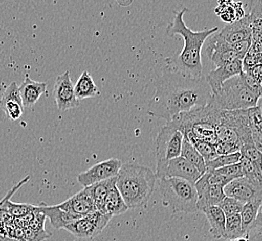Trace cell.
Returning <instances> with one entry per match:
<instances>
[{"label":"cell","mask_w":262,"mask_h":241,"mask_svg":"<svg viewBox=\"0 0 262 241\" xmlns=\"http://www.w3.org/2000/svg\"><path fill=\"white\" fill-rule=\"evenodd\" d=\"M211 98V88L205 76L193 78L166 68L157 78L156 92L149 101L147 113L169 123L182 112L207 105Z\"/></svg>","instance_id":"1"},{"label":"cell","mask_w":262,"mask_h":241,"mask_svg":"<svg viewBox=\"0 0 262 241\" xmlns=\"http://www.w3.org/2000/svg\"><path fill=\"white\" fill-rule=\"evenodd\" d=\"M187 10V8H183L180 11H174V20L166 26V35L171 37L181 35L184 41V46L180 55L166 59V68L198 78L203 76L202 47L210 35L219 32V28L215 26L206 30L192 31L186 26L183 19Z\"/></svg>","instance_id":"2"},{"label":"cell","mask_w":262,"mask_h":241,"mask_svg":"<svg viewBox=\"0 0 262 241\" xmlns=\"http://www.w3.org/2000/svg\"><path fill=\"white\" fill-rule=\"evenodd\" d=\"M222 110L211 100L207 105L195 107L175 116L168 125L180 131L188 140L198 139L211 144L217 143L216 128L221 120Z\"/></svg>","instance_id":"3"},{"label":"cell","mask_w":262,"mask_h":241,"mask_svg":"<svg viewBox=\"0 0 262 241\" xmlns=\"http://www.w3.org/2000/svg\"><path fill=\"white\" fill-rule=\"evenodd\" d=\"M157 176L146 166L126 163L116 176V186L128 209L144 206L157 183Z\"/></svg>","instance_id":"4"},{"label":"cell","mask_w":262,"mask_h":241,"mask_svg":"<svg viewBox=\"0 0 262 241\" xmlns=\"http://www.w3.org/2000/svg\"><path fill=\"white\" fill-rule=\"evenodd\" d=\"M211 101L222 111H236L256 107L260 98L248 88L241 74L225 81L220 90L212 94Z\"/></svg>","instance_id":"5"},{"label":"cell","mask_w":262,"mask_h":241,"mask_svg":"<svg viewBox=\"0 0 262 241\" xmlns=\"http://www.w3.org/2000/svg\"><path fill=\"white\" fill-rule=\"evenodd\" d=\"M163 204L170 207L174 213H194L198 211V195L190 182L175 177L159 179Z\"/></svg>","instance_id":"6"},{"label":"cell","mask_w":262,"mask_h":241,"mask_svg":"<svg viewBox=\"0 0 262 241\" xmlns=\"http://www.w3.org/2000/svg\"><path fill=\"white\" fill-rule=\"evenodd\" d=\"M216 136L217 142L231 144L239 150L245 144L253 143L248 109L222 111L216 128Z\"/></svg>","instance_id":"7"},{"label":"cell","mask_w":262,"mask_h":241,"mask_svg":"<svg viewBox=\"0 0 262 241\" xmlns=\"http://www.w3.org/2000/svg\"><path fill=\"white\" fill-rule=\"evenodd\" d=\"M183 135L173 126L166 124L159 131L157 137V178L160 179L167 162L181 156Z\"/></svg>","instance_id":"8"},{"label":"cell","mask_w":262,"mask_h":241,"mask_svg":"<svg viewBox=\"0 0 262 241\" xmlns=\"http://www.w3.org/2000/svg\"><path fill=\"white\" fill-rule=\"evenodd\" d=\"M225 196L242 203L262 200V182L254 181L242 176L231 181L223 187Z\"/></svg>","instance_id":"9"},{"label":"cell","mask_w":262,"mask_h":241,"mask_svg":"<svg viewBox=\"0 0 262 241\" xmlns=\"http://www.w3.org/2000/svg\"><path fill=\"white\" fill-rule=\"evenodd\" d=\"M74 86L69 70L57 76L53 87V97L58 110L61 112L76 109L80 104V101L75 95Z\"/></svg>","instance_id":"10"},{"label":"cell","mask_w":262,"mask_h":241,"mask_svg":"<svg viewBox=\"0 0 262 241\" xmlns=\"http://www.w3.org/2000/svg\"><path fill=\"white\" fill-rule=\"evenodd\" d=\"M122 162L118 159H109L92 166L77 176V181L84 187L90 186L101 181L116 177L121 168Z\"/></svg>","instance_id":"11"},{"label":"cell","mask_w":262,"mask_h":241,"mask_svg":"<svg viewBox=\"0 0 262 241\" xmlns=\"http://www.w3.org/2000/svg\"><path fill=\"white\" fill-rule=\"evenodd\" d=\"M207 43V52L208 60L217 67L226 65L236 60H241L236 52L233 51L232 44L224 40L220 34L216 32L215 34L210 35Z\"/></svg>","instance_id":"12"},{"label":"cell","mask_w":262,"mask_h":241,"mask_svg":"<svg viewBox=\"0 0 262 241\" xmlns=\"http://www.w3.org/2000/svg\"><path fill=\"white\" fill-rule=\"evenodd\" d=\"M201 176V173L191 162L180 156L167 162L160 179L166 177H175L190 182L194 185Z\"/></svg>","instance_id":"13"},{"label":"cell","mask_w":262,"mask_h":241,"mask_svg":"<svg viewBox=\"0 0 262 241\" xmlns=\"http://www.w3.org/2000/svg\"><path fill=\"white\" fill-rule=\"evenodd\" d=\"M194 186L198 195V211H202L207 207L217 206V204L226 197L223 186L208 185L203 176L196 181Z\"/></svg>","instance_id":"14"},{"label":"cell","mask_w":262,"mask_h":241,"mask_svg":"<svg viewBox=\"0 0 262 241\" xmlns=\"http://www.w3.org/2000/svg\"><path fill=\"white\" fill-rule=\"evenodd\" d=\"M0 106L10 120H17L21 118L25 108L16 82L10 83V86L6 88L0 99Z\"/></svg>","instance_id":"15"},{"label":"cell","mask_w":262,"mask_h":241,"mask_svg":"<svg viewBox=\"0 0 262 241\" xmlns=\"http://www.w3.org/2000/svg\"><path fill=\"white\" fill-rule=\"evenodd\" d=\"M243 73L242 60H236L226 65L217 67L205 76L208 86L211 88L212 94H215L220 90L222 84L225 81L231 79L233 76L241 75Z\"/></svg>","instance_id":"16"},{"label":"cell","mask_w":262,"mask_h":241,"mask_svg":"<svg viewBox=\"0 0 262 241\" xmlns=\"http://www.w3.org/2000/svg\"><path fill=\"white\" fill-rule=\"evenodd\" d=\"M220 35L230 44H234L240 41L251 39L252 34V20L250 17L245 13L242 19L228 23L224 26Z\"/></svg>","instance_id":"17"},{"label":"cell","mask_w":262,"mask_h":241,"mask_svg":"<svg viewBox=\"0 0 262 241\" xmlns=\"http://www.w3.org/2000/svg\"><path fill=\"white\" fill-rule=\"evenodd\" d=\"M58 207L63 211L79 216L86 215L91 211L96 210L86 187H84V189L77 192L74 196L58 204Z\"/></svg>","instance_id":"18"},{"label":"cell","mask_w":262,"mask_h":241,"mask_svg":"<svg viewBox=\"0 0 262 241\" xmlns=\"http://www.w3.org/2000/svg\"><path fill=\"white\" fill-rule=\"evenodd\" d=\"M48 84L45 82H35L32 80L29 76H26V79L19 86L20 99L24 108H32L41 95L46 93Z\"/></svg>","instance_id":"19"},{"label":"cell","mask_w":262,"mask_h":241,"mask_svg":"<svg viewBox=\"0 0 262 241\" xmlns=\"http://www.w3.org/2000/svg\"><path fill=\"white\" fill-rule=\"evenodd\" d=\"M38 211L42 212L45 217H48L51 221V225L55 229H63L71 223L76 221L83 216L76 215L68 211L61 210L58 205H46L42 204L38 206Z\"/></svg>","instance_id":"20"},{"label":"cell","mask_w":262,"mask_h":241,"mask_svg":"<svg viewBox=\"0 0 262 241\" xmlns=\"http://www.w3.org/2000/svg\"><path fill=\"white\" fill-rule=\"evenodd\" d=\"M63 229L78 238H93L101 233L96 225L86 215L71 223Z\"/></svg>","instance_id":"21"},{"label":"cell","mask_w":262,"mask_h":241,"mask_svg":"<svg viewBox=\"0 0 262 241\" xmlns=\"http://www.w3.org/2000/svg\"><path fill=\"white\" fill-rule=\"evenodd\" d=\"M201 211L206 214L209 222V232L212 236L217 239L224 238L226 216L222 209L219 206H210L204 208Z\"/></svg>","instance_id":"22"},{"label":"cell","mask_w":262,"mask_h":241,"mask_svg":"<svg viewBox=\"0 0 262 241\" xmlns=\"http://www.w3.org/2000/svg\"><path fill=\"white\" fill-rule=\"evenodd\" d=\"M74 90L76 99L79 101L91 98H96L101 94L92 76L88 70H84L79 76L76 85L74 86Z\"/></svg>","instance_id":"23"},{"label":"cell","mask_w":262,"mask_h":241,"mask_svg":"<svg viewBox=\"0 0 262 241\" xmlns=\"http://www.w3.org/2000/svg\"><path fill=\"white\" fill-rule=\"evenodd\" d=\"M116 177H113L107 180L101 181L90 186H86L91 194V199L94 203L95 209L101 212H106L105 200L109 187L114 182H116ZM107 213V212H106Z\"/></svg>","instance_id":"24"},{"label":"cell","mask_w":262,"mask_h":241,"mask_svg":"<svg viewBox=\"0 0 262 241\" xmlns=\"http://www.w3.org/2000/svg\"><path fill=\"white\" fill-rule=\"evenodd\" d=\"M261 205L262 200L248 201L247 203H244L242 210L240 211L241 225L244 234L249 231L257 222L258 216L260 215Z\"/></svg>","instance_id":"25"},{"label":"cell","mask_w":262,"mask_h":241,"mask_svg":"<svg viewBox=\"0 0 262 241\" xmlns=\"http://www.w3.org/2000/svg\"><path fill=\"white\" fill-rule=\"evenodd\" d=\"M128 210L126 202L117 189L116 182L112 184L107 193L105 200V211L111 216L120 215Z\"/></svg>","instance_id":"26"},{"label":"cell","mask_w":262,"mask_h":241,"mask_svg":"<svg viewBox=\"0 0 262 241\" xmlns=\"http://www.w3.org/2000/svg\"><path fill=\"white\" fill-rule=\"evenodd\" d=\"M249 112V125L252 136L253 143L259 151L262 149V128H261V107L256 106L251 109H248Z\"/></svg>","instance_id":"27"},{"label":"cell","mask_w":262,"mask_h":241,"mask_svg":"<svg viewBox=\"0 0 262 241\" xmlns=\"http://www.w3.org/2000/svg\"><path fill=\"white\" fill-rule=\"evenodd\" d=\"M181 156L186 159L189 162H191L192 165L201 173V175H204L206 173V162L204 161L203 157L196 151V149L192 146V143L185 137H183L182 141Z\"/></svg>","instance_id":"28"},{"label":"cell","mask_w":262,"mask_h":241,"mask_svg":"<svg viewBox=\"0 0 262 241\" xmlns=\"http://www.w3.org/2000/svg\"><path fill=\"white\" fill-rule=\"evenodd\" d=\"M244 235L240 213L226 216L224 239H235Z\"/></svg>","instance_id":"29"},{"label":"cell","mask_w":262,"mask_h":241,"mask_svg":"<svg viewBox=\"0 0 262 241\" xmlns=\"http://www.w3.org/2000/svg\"><path fill=\"white\" fill-rule=\"evenodd\" d=\"M240 159H241V154L239 151L231 154H226V155H217L212 161L206 162V169H207L206 172L213 171L222 167L235 164L240 161Z\"/></svg>","instance_id":"30"},{"label":"cell","mask_w":262,"mask_h":241,"mask_svg":"<svg viewBox=\"0 0 262 241\" xmlns=\"http://www.w3.org/2000/svg\"><path fill=\"white\" fill-rule=\"evenodd\" d=\"M192 143V146L196 149V151L200 153V155L203 157L205 162L210 161L217 157V154L216 152V148L214 144L208 143L206 141L198 140V139H192L190 140Z\"/></svg>","instance_id":"31"},{"label":"cell","mask_w":262,"mask_h":241,"mask_svg":"<svg viewBox=\"0 0 262 241\" xmlns=\"http://www.w3.org/2000/svg\"><path fill=\"white\" fill-rule=\"evenodd\" d=\"M239 152L242 158L252 161L253 163L256 164L258 168H261V151H259L257 147L255 146L254 143H247L243 145L240 148Z\"/></svg>","instance_id":"32"},{"label":"cell","mask_w":262,"mask_h":241,"mask_svg":"<svg viewBox=\"0 0 262 241\" xmlns=\"http://www.w3.org/2000/svg\"><path fill=\"white\" fill-rule=\"evenodd\" d=\"M240 165L242 167L243 176L247 177L249 179L254 181H260L262 182L261 179V168H258L256 164H254L252 161L242 158L240 159L239 161Z\"/></svg>","instance_id":"33"},{"label":"cell","mask_w":262,"mask_h":241,"mask_svg":"<svg viewBox=\"0 0 262 241\" xmlns=\"http://www.w3.org/2000/svg\"><path fill=\"white\" fill-rule=\"evenodd\" d=\"M243 205H244V203L240 202L239 201H236L232 198H230V197H225L217 204V206L222 209L225 216L240 213V211L242 210Z\"/></svg>","instance_id":"34"},{"label":"cell","mask_w":262,"mask_h":241,"mask_svg":"<svg viewBox=\"0 0 262 241\" xmlns=\"http://www.w3.org/2000/svg\"><path fill=\"white\" fill-rule=\"evenodd\" d=\"M246 14L252 20V26L256 22L262 21V0H248Z\"/></svg>","instance_id":"35"},{"label":"cell","mask_w":262,"mask_h":241,"mask_svg":"<svg viewBox=\"0 0 262 241\" xmlns=\"http://www.w3.org/2000/svg\"><path fill=\"white\" fill-rule=\"evenodd\" d=\"M213 171L227 177L231 181L243 176L242 167H241L239 162L235 163V164H232V165L222 167V168H219V169L213 170Z\"/></svg>","instance_id":"36"},{"label":"cell","mask_w":262,"mask_h":241,"mask_svg":"<svg viewBox=\"0 0 262 241\" xmlns=\"http://www.w3.org/2000/svg\"><path fill=\"white\" fill-rule=\"evenodd\" d=\"M242 76L248 88L254 92L256 95H258L259 98H261V82L256 80L255 78H253L252 76L247 75L246 73H242Z\"/></svg>","instance_id":"37"},{"label":"cell","mask_w":262,"mask_h":241,"mask_svg":"<svg viewBox=\"0 0 262 241\" xmlns=\"http://www.w3.org/2000/svg\"><path fill=\"white\" fill-rule=\"evenodd\" d=\"M262 63V53L261 54H257V55H246L243 59V71L252 68L254 66Z\"/></svg>","instance_id":"38"},{"label":"cell","mask_w":262,"mask_h":241,"mask_svg":"<svg viewBox=\"0 0 262 241\" xmlns=\"http://www.w3.org/2000/svg\"><path fill=\"white\" fill-rule=\"evenodd\" d=\"M251 45V39H247V40L240 41L234 44H232L233 51H235L237 55L243 60L245 56L247 55L248 50Z\"/></svg>","instance_id":"39"},{"label":"cell","mask_w":262,"mask_h":241,"mask_svg":"<svg viewBox=\"0 0 262 241\" xmlns=\"http://www.w3.org/2000/svg\"><path fill=\"white\" fill-rule=\"evenodd\" d=\"M215 148H216L217 155H226V154H231L239 151V149L236 147L224 142H217L215 144Z\"/></svg>","instance_id":"40"},{"label":"cell","mask_w":262,"mask_h":241,"mask_svg":"<svg viewBox=\"0 0 262 241\" xmlns=\"http://www.w3.org/2000/svg\"><path fill=\"white\" fill-rule=\"evenodd\" d=\"M243 73H246L247 75L252 76L253 78H255L256 80L261 82L262 64H257V65L254 66L252 68L248 69L246 71H243Z\"/></svg>","instance_id":"41"},{"label":"cell","mask_w":262,"mask_h":241,"mask_svg":"<svg viewBox=\"0 0 262 241\" xmlns=\"http://www.w3.org/2000/svg\"><path fill=\"white\" fill-rule=\"evenodd\" d=\"M225 241H232V239H225Z\"/></svg>","instance_id":"42"}]
</instances>
